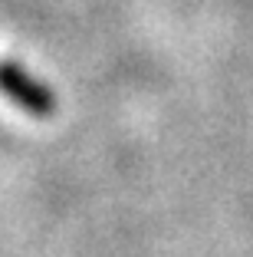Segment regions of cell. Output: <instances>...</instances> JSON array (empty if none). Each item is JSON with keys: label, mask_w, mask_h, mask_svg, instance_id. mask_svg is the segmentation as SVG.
<instances>
[{"label": "cell", "mask_w": 253, "mask_h": 257, "mask_svg": "<svg viewBox=\"0 0 253 257\" xmlns=\"http://www.w3.org/2000/svg\"><path fill=\"white\" fill-rule=\"evenodd\" d=\"M0 92L37 119H50L56 112V96L17 63H0Z\"/></svg>", "instance_id": "6da1fadb"}]
</instances>
